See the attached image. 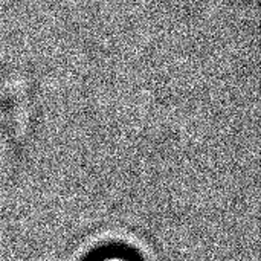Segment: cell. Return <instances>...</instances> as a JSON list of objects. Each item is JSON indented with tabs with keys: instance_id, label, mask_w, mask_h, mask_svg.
Segmentation results:
<instances>
[{
	"instance_id": "obj_1",
	"label": "cell",
	"mask_w": 261,
	"mask_h": 261,
	"mask_svg": "<svg viewBox=\"0 0 261 261\" xmlns=\"http://www.w3.org/2000/svg\"><path fill=\"white\" fill-rule=\"evenodd\" d=\"M95 261H136V260H133L132 257H128L127 254H122V252H107V254L101 255L99 258H96Z\"/></svg>"
}]
</instances>
